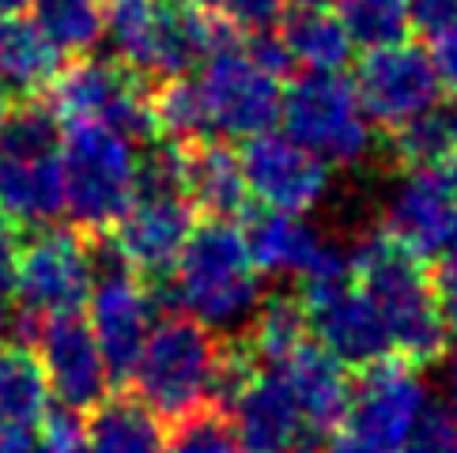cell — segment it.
Wrapping results in <instances>:
<instances>
[{
	"label": "cell",
	"mask_w": 457,
	"mask_h": 453,
	"mask_svg": "<svg viewBox=\"0 0 457 453\" xmlns=\"http://www.w3.org/2000/svg\"><path fill=\"white\" fill-rule=\"evenodd\" d=\"M265 299L261 272L231 219H208L193 226L178 261L170 265V302L178 314L212 333H238L250 325Z\"/></svg>",
	"instance_id": "obj_1"
},
{
	"label": "cell",
	"mask_w": 457,
	"mask_h": 453,
	"mask_svg": "<svg viewBox=\"0 0 457 453\" xmlns=\"http://www.w3.org/2000/svg\"><path fill=\"white\" fill-rule=\"evenodd\" d=\"M352 272L359 287L378 310L389 351H397L408 363H435L446 355L450 329L438 310V295L431 284V272L423 268L420 257L401 250L386 231L363 235L348 250Z\"/></svg>",
	"instance_id": "obj_2"
},
{
	"label": "cell",
	"mask_w": 457,
	"mask_h": 453,
	"mask_svg": "<svg viewBox=\"0 0 457 453\" xmlns=\"http://www.w3.org/2000/svg\"><path fill=\"white\" fill-rule=\"evenodd\" d=\"M227 38V23L193 0H106L103 42L137 76H189Z\"/></svg>",
	"instance_id": "obj_3"
},
{
	"label": "cell",
	"mask_w": 457,
	"mask_h": 453,
	"mask_svg": "<svg viewBox=\"0 0 457 453\" xmlns=\"http://www.w3.org/2000/svg\"><path fill=\"white\" fill-rule=\"evenodd\" d=\"M223 359L227 351L216 333L178 314L152 325L129 378L137 385V400L152 416L182 424L220 400Z\"/></svg>",
	"instance_id": "obj_4"
},
{
	"label": "cell",
	"mask_w": 457,
	"mask_h": 453,
	"mask_svg": "<svg viewBox=\"0 0 457 453\" xmlns=\"http://www.w3.org/2000/svg\"><path fill=\"white\" fill-rule=\"evenodd\" d=\"M137 140L113 133L95 121L61 125V182H64V212L84 231L103 235L125 216L137 197L140 152Z\"/></svg>",
	"instance_id": "obj_5"
},
{
	"label": "cell",
	"mask_w": 457,
	"mask_h": 453,
	"mask_svg": "<svg viewBox=\"0 0 457 453\" xmlns=\"http://www.w3.org/2000/svg\"><path fill=\"white\" fill-rule=\"evenodd\" d=\"M431 404L428 382L420 378L416 363L378 359L367 363L352 385L345 419L321 439V453H404L408 439Z\"/></svg>",
	"instance_id": "obj_6"
},
{
	"label": "cell",
	"mask_w": 457,
	"mask_h": 453,
	"mask_svg": "<svg viewBox=\"0 0 457 453\" xmlns=\"http://www.w3.org/2000/svg\"><path fill=\"white\" fill-rule=\"evenodd\" d=\"M280 121L325 167H359L374 152V125L345 72H303L284 91Z\"/></svg>",
	"instance_id": "obj_7"
},
{
	"label": "cell",
	"mask_w": 457,
	"mask_h": 453,
	"mask_svg": "<svg viewBox=\"0 0 457 453\" xmlns=\"http://www.w3.org/2000/svg\"><path fill=\"white\" fill-rule=\"evenodd\" d=\"M204 106L208 136L250 140L269 133L280 121V76L261 69L246 42L227 38L201 61V76L193 79Z\"/></svg>",
	"instance_id": "obj_8"
},
{
	"label": "cell",
	"mask_w": 457,
	"mask_h": 453,
	"mask_svg": "<svg viewBox=\"0 0 457 453\" xmlns=\"http://www.w3.org/2000/svg\"><path fill=\"white\" fill-rule=\"evenodd\" d=\"M50 106L61 125L95 121L129 140H144L155 133L152 121V95L144 91L140 76L129 72L113 57H72V64L57 69L50 79Z\"/></svg>",
	"instance_id": "obj_9"
},
{
	"label": "cell",
	"mask_w": 457,
	"mask_h": 453,
	"mask_svg": "<svg viewBox=\"0 0 457 453\" xmlns=\"http://www.w3.org/2000/svg\"><path fill=\"white\" fill-rule=\"evenodd\" d=\"M95 284L87 295V329L103 351L110 382H125L155 325V295L140 272L129 268L113 246L91 250Z\"/></svg>",
	"instance_id": "obj_10"
},
{
	"label": "cell",
	"mask_w": 457,
	"mask_h": 453,
	"mask_svg": "<svg viewBox=\"0 0 457 453\" xmlns=\"http://www.w3.org/2000/svg\"><path fill=\"white\" fill-rule=\"evenodd\" d=\"M95 284L91 246L72 231L38 226L27 242H20L15 257L12 295L20 299V321L79 314Z\"/></svg>",
	"instance_id": "obj_11"
},
{
	"label": "cell",
	"mask_w": 457,
	"mask_h": 453,
	"mask_svg": "<svg viewBox=\"0 0 457 453\" xmlns=\"http://www.w3.org/2000/svg\"><path fill=\"white\" fill-rule=\"evenodd\" d=\"M238 167L246 193L261 208H272V212L310 216L325 204L333 185L329 167L287 133H276V128L242 140Z\"/></svg>",
	"instance_id": "obj_12"
},
{
	"label": "cell",
	"mask_w": 457,
	"mask_h": 453,
	"mask_svg": "<svg viewBox=\"0 0 457 453\" xmlns=\"http://www.w3.org/2000/svg\"><path fill=\"white\" fill-rule=\"evenodd\" d=\"M352 87L370 125H382L389 133L412 121L416 113L431 110L435 103H443V84H438L431 54L408 38L382 45V50H367Z\"/></svg>",
	"instance_id": "obj_13"
},
{
	"label": "cell",
	"mask_w": 457,
	"mask_h": 453,
	"mask_svg": "<svg viewBox=\"0 0 457 453\" xmlns=\"http://www.w3.org/2000/svg\"><path fill=\"white\" fill-rule=\"evenodd\" d=\"M386 235L420 261L443 253L457 235V163L404 170L386 193Z\"/></svg>",
	"instance_id": "obj_14"
},
{
	"label": "cell",
	"mask_w": 457,
	"mask_h": 453,
	"mask_svg": "<svg viewBox=\"0 0 457 453\" xmlns=\"http://www.w3.org/2000/svg\"><path fill=\"white\" fill-rule=\"evenodd\" d=\"M15 329H35L38 340V363L50 382V393L69 412H91L110 397V370L103 363V351L95 344L87 321L79 314L64 317H42V321H20Z\"/></svg>",
	"instance_id": "obj_15"
},
{
	"label": "cell",
	"mask_w": 457,
	"mask_h": 453,
	"mask_svg": "<svg viewBox=\"0 0 457 453\" xmlns=\"http://www.w3.org/2000/svg\"><path fill=\"white\" fill-rule=\"evenodd\" d=\"M193 201L178 189H137L125 216L110 226L121 261L140 276H167L193 235Z\"/></svg>",
	"instance_id": "obj_16"
},
{
	"label": "cell",
	"mask_w": 457,
	"mask_h": 453,
	"mask_svg": "<svg viewBox=\"0 0 457 453\" xmlns=\"http://www.w3.org/2000/svg\"><path fill=\"white\" fill-rule=\"evenodd\" d=\"M235 416V434L242 446L257 453H314L318 442L310 439L295 397L287 393L284 378L272 367H250V375L227 397Z\"/></svg>",
	"instance_id": "obj_17"
},
{
	"label": "cell",
	"mask_w": 457,
	"mask_h": 453,
	"mask_svg": "<svg viewBox=\"0 0 457 453\" xmlns=\"http://www.w3.org/2000/svg\"><path fill=\"white\" fill-rule=\"evenodd\" d=\"M306 314V329L314 333L318 348L329 351L345 367H367L389 355V336L374 302L363 287L345 284L314 299H299Z\"/></svg>",
	"instance_id": "obj_18"
},
{
	"label": "cell",
	"mask_w": 457,
	"mask_h": 453,
	"mask_svg": "<svg viewBox=\"0 0 457 453\" xmlns=\"http://www.w3.org/2000/svg\"><path fill=\"white\" fill-rule=\"evenodd\" d=\"M284 378L287 393L295 397V408L303 416V424L310 431V439L321 446V439L329 434L348 412V397H352V382L345 363H337L329 351H321L318 344L295 348L284 363L272 367Z\"/></svg>",
	"instance_id": "obj_19"
},
{
	"label": "cell",
	"mask_w": 457,
	"mask_h": 453,
	"mask_svg": "<svg viewBox=\"0 0 457 453\" xmlns=\"http://www.w3.org/2000/svg\"><path fill=\"white\" fill-rule=\"evenodd\" d=\"M64 212V182L57 152L0 148V216L15 226H50Z\"/></svg>",
	"instance_id": "obj_20"
},
{
	"label": "cell",
	"mask_w": 457,
	"mask_h": 453,
	"mask_svg": "<svg viewBox=\"0 0 457 453\" xmlns=\"http://www.w3.org/2000/svg\"><path fill=\"white\" fill-rule=\"evenodd\" d=\"M276 35H280L291 64L306 72H345L355 54L345 23L337 20L329 4H299L295 12H284Z\"/></svg>",
	"instance_id": "obj_21"
},
{
	"label": "cell",
	"mask_w": 457,
	"mask_h": 453,
	"mask_svg": "<svg viewBox=\"0 0 457 453\" xmlns=\"http://www.w3.org/2000/svg\"><path fill=\"white\" fill-rule=\"evenodd\" d=\"M242 238H246V250L261 276H299L303 265L321 246V235L306 216L272 212V208H261L242 226Z\"/></svg>",
	"instance_id": "obj_22"
},
{
	"label": "cell",
	"mask_w": 457,
	"mask_h": 453,
	"mask_svg": "<svg viewBox=\"0 0 457 453\" xmlns=\"http://www.w3.org/2000/svg\"><path fill=\"white\" fill-rule=\"evenodd\" d=\"M61 54L38 35V27L15 15H0V87L8 95L35 99L50 87L61 69Z\"/></svg>",
	"instance_id": "obj_23"
},
{
	"label": "cell",
	"mask_w": 457,
	"mask_h": 453,
	"mask_svg": "<svg viewBox=\"0 0 457 453\" xmlns=\"http://www.w3.org/2000/svg\"><path fill=\"white\" fill-rule=\"evenodd\" d=\"M186 197L193 208H204L212 219H231L246 204V182H242L238 152L227 144H186Z\"/></svg>",
	"instance_id": "obj_24"
},
{
	"label": "cell",
	"mask_w": 457,
	"mask_h": 453,
	"mask_svg": "<svg viewBox=\"0 0 457 453\" xmlns=\"http://www.w3.org/2000/svg\"><path fill=\"white\" fill-rule=\"evenodd\" d=\"M87 453H162V419L152 416L137 397H106L91 408Z\"/></svg>",
	"instance_id": "obj_25"
},
{
	"label": "cell",
	"mask_w": 457,
	"mask_h": 453,
	"mask_svg": "<svg viewBox=\"0 0 457 453\" xmlns=\"http://www.w3.org/2000/svg\"><path fill=\"white\" fill-rule=\"evenodd\" d=\"M50 382L38 355L23 344L0 348V424L38 427L50 412Z\"/></svg>",
	"instance_id": "obj_26"
},
{
	"label": "cell",
	"mask_w": 457,
	"mask_h": 453,
	"mask_svg": "<svg viewBox=\"0 0 457 453\" xmlns=\"http://www.w3.org/2000/svg\"><path fill=\"white\" fill-rule=\"evenodd\" d=\"M30 23L61 57H84L103 42L106 0H27Z\"/></svg>",
	"instance_id": "obj_27"
},
{
	"label": "cell",
	"mask_w": 457,
	"mask_h": 453,
	"mask_svg": "<svg viewBox=\"0 0 457 453\" xmlns=\"http://www.w3.org/2000/svg\"><path fill=\"white\" fill-rule=\"evenodd\" d=\"M394 152L404 170L453 167L457 163V106L435 103L412 121L394 128Z\"/></svg>",
	"instance_id": "obj_28"
},
{
	"label": "cell",
	"mask_w": 457,
	"mask_h": 453,
	"mask_svg": "<svg viewBox=\"0 0 457 453\" xmlns=\"http://www.w3.org/2000/svg\"><path fill=\"white\" fill-rule=\"evenodd\" d=\"M306 340H310V329H306V314L299 299H291V295L261 299V306L250 317V344H246L250 359L257 367L284 363Z\"/></svg>",
	"instance_id": "obj_29"
},
{
	"label": "cell",
	"mask_w": 457,
	"mask_h": 453,
	"mask_svg": "<svg viewBox=\"0 0 457 453\" xmlns=\"http://www.w3.org/2000/svg\"><path fill=\"white\" fill-rule=\"evenodd\" d=\"M333 4L352 45H363V50H382V45L404 42L408 30H412L408 0H333Z\"/></svg>",
	"instance_id": "obj_30"
},
{
	"label": "cell",
	"mask_w": 457,
	"mask_h": 453,
	"mask_svg": "<svg viewBox=\"0 0 457 453\" xmlns=\"http://www.w3.org/2000/svg\"><path fill=\"white\" fill-rule=\"evenodd\" d=\"M152 121L155 133L170 136V144H201L208 136V121L197 84L189 76L162 79V87L152 95Z\"/></svg>",
	"instance_id": "obj_31"
},
{
	"label": "cell",
	"mask_w": 457,
	"mask_h": 453,
	"mask_svg": "<svg viewBox=\"0 0 457 453\" xmlns=\"http://www.w3.org/2000/svg\"><path fill=\"white\" fill-rule=\"evenodd\" d=\"M231 446H235L231 427L208 408V412L182 419L174 431V439L162 446V453H227Z\"/></svg>",
	"instance_id": "obj_32"
},
{
	"label": "cell",
	"mask_w": 457,
	"mask_h": 453,
	"mask_svg": "<svg viewBox=\"0 0 457 453\" xmlns=\"http://www.w3.org/2000/svg\"><path fill=\"white\" fill-rule=\"evenodd\" d=\"M212 12L227 27L257 35V30H272L280 23V15L287 12V0H212Z\"/></svg>",
	"instance_id": "obj_33"
},
{
	"label": "cell",
	"mask_w": 457,
	"mask_h": 453,
	"mask_svg": "<svg viewBox=\"0 0 457 453\" xmlns=\"http://www.w3.org/2000/svg\"><path fill=\"white\" fill-rule=\"evenodd\" d=\"M453 439H457V419L446 412V404H428L404 453H453Z\"/></svg>",
	"instance_id": "obj_34"
},
{
	"label": "cell",
	"mask_w": 457,
	"mask_h": 453,
	"mask_svg": "<svg viewBox=\"0 0 457 453\" xmlns=\"http://www.w3.org/2000/svg\"><path fill=\"white\" fill-rule=\"evenodd\" d=\"M435 295H438V310L446 317V329L457 333V242L438 253V272L431 276Z\"/></svg>",
	"instance_id": "obj_35"
},
{
	"label": "cell",
	"mask_w": 457,
	"mask_h": 453,
	"mask_svg": "<svg viewBox=\"0 0 457 453\" xmlns=\"http://www.w3.org/2000/svg\"><path fill=\"white\" fill-rule=\"evenodd\" d=\"M408 23L420 35H438L457 23V0H408Z\"/></svg>",
	"instance_id": "obj_36"
},
{
	"label": "cell",
	"mask_w": 457,
	"mask_h": 453,
	"mask_svg": "<svg viewBox=\"0 0 457 453\" xmlns=\"http://www.w3.org/2000/svg\"><path fill=\"white\" fill-rule=\"evenodd\" d=\"M431 64L438 72V84H443V91L457 95V23H450L446 30H438V35L431 38Z\"/></svg>",
	"instance_id": "obj_37"
},
{
	"label": "cell",
	"mask_w": 457,
	"mask_h": 453,
	"mask_svg": "<svg viewBox=\"0 0 457 453\" xmlns=\"http://www.w3.org/2000/svg\"><path fill=\"white\" fill-rule=\"evenodd\" d=\"M20 226L8 216H0V299L12 295V280H15V257H20Z\"/></svg>",
	"instance_id": "obj_38"
},
{
	"label": "cell",
	"mask_w": 457,
	"mask_h": 453,
	"mask_svg": "<svg viewBox=\"0 0 457 453\" xmlns=\"http://www.w3.org/2000/svg\"><path fill=\"white\" fill-rule=\"evenodd\" d=\"M0 453H46L42 431L23 424H0Z\"/></svg>",
	"instance_id": "obj_39"
},
{
	"label": "cell",
	"mask_w": 457,
	"mask_h": 453,
	"mask_svg": "<svg viewBox=\"0 0 457 453\" xmlns=\"http://www.w3.org/2000/svg\"><path fill=\"white\" fill-rule=\"evenodd\" d=\"M446 412L457 419V359H450L446 367Z\"/></svg>",
	"instance_id": "obj_40"
},
{
	"label": "cell",
	"mask_w": 457,
	"mask_h": 453,
	"mask_svg": "<svg viewBox=\"0 0 457 453\" xmlns=\"http://www.w3.org/2000/svg\"><path fill=\"white\" fill-rule=\"evenodd\" d=\"M12 329H15V314H12V306H8V299H0V348L8 344V336H12Z\"/></svg>",
	"instance_id": "obj_41"
},
{
	"label": "cell",
	"mask_w": 457,
	"mask_h": 453,
	"mask_svg": "<svg viewBox=\"0 0 457 453\" xmlns=\"http://www.w3.org/2000/svg\"><path fill=\"white\" fill-rule=\"evenodd\" d=\"M23 8H27V0H0V15H15Z\"/></svg>",
	"instance_id": "obj_42"
},
{
	"label": "cell",
	"mask_w": 457,
	"mask_h": 453,
	"mask_svg": "<svg viewBox=\"0 0 457 453\" xmlns=\"http://www.w3.org/2000/svg\"><path fill=\"white\" fill-rule=\"evenodd\" d=\"M8 110H12V99H8V91L0 87V125H4V118H8Z\"/></svg>",
	"instance_id": "obj_43"
},
{
	"label": "cell",
	"mask_w": 457,
	"mask_h": 453,
	"mask_svg": "<svg viewBox=\"0 0 457 453\" xmlns=\"http://www.w3.org/2000/svg\"><path fill=\"white\" fill-rule=\"evenodd\" d=\"M227 453H257V449H250V446H242V442H235L231 449H227Z\"/></svg>",
	"instance_id": "obj_44"
},
{
	"label": "cell",
	"mask_w": 457,
	"mask_h": 453,
	"mask_svg": "<svg viewBox=\"0 0 457 453\" xmlns=\"http://www.w3.org/2000/svg\"><path fill=\"white\" fill-rule=\"evenodd\" d=\"M299 4H333V0H299Z\"/></svg>",
	"instance_id": "obj_45"
},
{
	"label": "cell",
	"mask_w": 457,
	"mask_h": 453,
	"mask_svg": "<svg viewBox=\"0 0 457 453\" xmlns=\"http://www.w3.org/2000/svg\"><path fill=\"white\" fill-rule=\"evenodd\" d=\"M193 4H201V8H212V0H193Z\"/></svg>",
	"instance_id": "obj_46"
},
{
	"label": "cell",
	"mask_w": 457,
	"mask_h": 453,
	"mask_svg": "<svg viewBox=\"0 0 457 453\" xmlns=\"http://www.w3.org/2000/svg\"><path fill=\"white\" fill-rule=\"evenodd\" d=\"M453 453H457V439H453Z\"/></svg>",
	"instance_id": "obj_47"
},
{
	"label": "cell",
	"mask_w": 457,
	"mask_h": 453,
	"mask_svg": "<svg viewBox=\"0 0 457 453\" xmlns=\"http://www.w3.org/2000/svg\"><path fill=\"white\" fill-rule=\"evenodd\" d=\"M453 242H457V235H453Z\"/></svg>",
	"instance_id": "obj_48"
}]
</instances>
